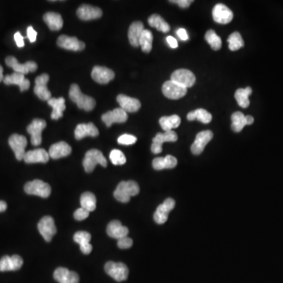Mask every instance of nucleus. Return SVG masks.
<instances>
[{
  "instance_id": "nucleus-49",
  "label": "nucleus",
  "mask_w": 283,
  "mask_h": 283,
  "mask_svg": "<svg viewBox=\"0 0 283 283\" xmlns=\"http://www.w3.org/2000/svg\"><path fill=\"white\" fill-rule=\"evenodd\" d=\"M14 40H15L16 44L18 47H23L24 46V37L21 36V33L19 32L14 34Z\"/></svg>"
},
{
  "instance_id": "nucleus-29",
  "label": "nucleus",
  "mask_w": 283,
  "mask_h": 283,
  "mask_svg": "<svg viewBox=\"0 0 283 283\" xmlns=\"http://www.w3.org/2000/svg\"><path fill=\"white\" fill-rule=\"evenodd\" d=\"M144 30V24L142 21H134L131 24L127 35H128L129 42L132 46L135 47L139 46L141 35Z\"/></svg>"
},
{
  "instance_id": "nucleus-37",
  "label": "nucleus",
  "mask_w": 283,
  "mask_h": 283,
  "mask_svg": "<svg viewBox=\"0 0 283 283\" xmlns=\"http://www.w3.org/2000/svg\"><path fill=\"white\" fill-rule=\"evenodd\" d=\"M252 90L250 87H247L246 88H240L235 92V99L242 108L245 109L249 107V103H250L249 96L250 94H252Z\"/></svg>"
},
{
  "instance_id": "nucleus-14",
  "label": "nucleus",
  "mask_w": 283,
  "mask_h": 283,
  "mask_svg": "<svg viewBox=\"0 0 283 283\" xmlns=\"http://www.w3.org/2000/svg\"><path fill=\"white\" fill-rule=\"evenodd\" d=\"M213 17L216 22L226 24L233 20L234 14L231 10L224 4H218L213 7Z\"/></svg>"
},
{
  "instance_id": "nucleus-30",
  "label": "nucleus",
  "mask_w": 283,
  "mask_h": 283,
  "mask_svg": "<svg viewBox=\"0 0 283 283\" xmlns=\"http://www.w3.org/2000/svg\"><path fill=\"white\" fill-rule=\"evenodd\" d=\"M74 241L79 244L81 252L84 254L91 253L92 251V245L90 244L91 239V234L87 231H78L74 235Z\"/></svg>"
},
{
  "instance_id": "nucleus-47",
  "label": "nucleus",
  "mask_w": 283,
  "mask_h": 283,
  "mask_svg": "<svg viewBox=\"0 0 283 283\" xmlns=\"http://www.w3.org/2000/svg\"><path fill=\"white\" fill-rule=\"evenodd\" d=\"M27 36L31 43H34L36 41V37H37V33L35 31L34 29L32 26L28 28Z\"/></svg>"
},
{
  "instance_id": "nucleus-18",
  "label": "nucleus",
  "mask_w": 283,
  "mask_h": 283,
  "mask_svg": "<svg viewBox=\"0 0 283 283\" xmlns=\"http://www.w3.org/2000/svg\"><path fill=\"white\" fill-rule=\"evenodd\" d=\"M91 78L98 84H107L114 79L115 73L109 68L96 65L93 68Z\"/></svg>"
},
{
  "instance_id": "nucleus-10",
  "label": "nucleus",
  "mask_w": 283,
  "mask_h": 283,
  "mask_svg": "<svg viewBox=\"0 0 283 283\" xmlns=\"http://www.w3.org/2000/svg\"><path fill=\"white\" fill-rule=\"evenodd\" d=\"M38 230H39L40 235L43 236L46 242H50L52 238L57 233L55 220L52 216H44V217H43L38 223Z\"/></svg>"
},
{
  "instance_id": "nucleus-27",
  "label": "nucleus",
  "mask_w": 283,
  "mask_h": 283,
  "mask_svg": "<svg viewBox=\"0 0 283 283\" xmlns=\"http://www.w3.org/2000/svg\"><path fill=\"white\" fill-rule=\"evenodd\" d=\"M98 134H99L98 129L93 123L78 124L75 129V138L78 140H81L88 136L96 137Z\"/></svg>"
},
{
  "instance_id": "nucleus-16",
  "label": "nucleus",
  "mask_w": 283,
  "mask_h": 283,
  "mask_svg": "<svg viewBox=\"0 0 283 283\" xmlns=\"http://www.w3.org/2000/svg\"><path fill=\"white\" fill-rule=\"evenodd\" d=\"M175 202L172 198H167L162 204H160L153 215L155 221L158 224H164L168 220V214L173 210Z\"/></svg>"
},
{
  "instance_id": "nucleus-44",
  "label": "nucleus",
  "mask_w": 283,
  "mask_h": 283,
  "mask_svg": "<svg viewBox=\"0 0 283 283\" xmlns=\"http://www.w3.org/2000/svg\"><path fill=\"white\" fill-rule=\"evenodd\" d=\"M137 138L135 137L132 135L124 134L120 136L117 139L119 144L124 145V146H129V145H133L136 143Z\"/></svg>"
},
{
  "instance_id": "nucleus-33",
  "label": "nucleus",
  "mask_w": 283,
  "mask_h": 283,
  "mask_svg": "<svg viewBox=\"0 0 283 283\" xmlns=\"http://www.w3.org/2000/svg\"><path fill=\"white\" fill-rule=\"evenodd\" d=\"M47 103L53 108L52 113V118L53 120H59L63 117L64 110L66 108L65 98L62 97L59 98H52L47 101Z\"/></svg>"
},
{
  "instance_id": "nucleus-3",
  "label": "nucleus",
  "mask_w": 283,
  "mask_h": 283,
  "mask_svg": "<svg viewBox=\"0 0 283 283\" xmlns=\"http://www.w3.org/2000/svg\"><path fill=\"white\" fill-rule=\"evenodd\" d=\"M97 165H101L105 168L107 166V159L98 149H90L87 152L83 161V165L85 172L91 173L94 171Z\"/></svg>"
},
{
  "instance_id": "nucleus-46",
  "label": "nucleus",
  "mask_w": 283,
  "mask_h": 283,
  "mask_svg": "<svg viewBox=\"0 0 283 283\" xmlns=\"http://www.w3.org/2000/svg\"><path fill=\"white\" fill-rule=\"evenodd\" d=\"M132 245H133V241L127 236L118 239V242H117V246L122 249H129V248L132 247Z\"/></svg>"
},
{
  "instance_id": "nucleus-1",
  "label": "nucleus",
  "mask_w": 283,
  "mask_h": 283,
  "mask_svg": "<svg viewBox=\"0 0 283 283\" xmlns=\"http://www.w3.org/2000/svg\"><path fill=\"white\" fill-rule=\"evenodd\" d=\"M69 95V98L76 104L78 108L82 109L86 111H91L96 105L95 100L92 97L83 94L81 88L76 84L71 85Z\"/></svg>"
},
{
  "instance_id": "nucleus-54",
  "label": "nucleus",
  "mask_w": 283,
  "mask_h": 283,
  "mask_svg": "<svg viewBox=\"0 0 283 283\" xmlns=\"http://www.w3.org/2000/svg\"><path fill=\"white\" fill-rule=\"evenodd\" d=\"M4 69H3L2 66L0 65V82H1V81H4Z\"/></svg>"
},
{
  "instance_id": "nucleus-25",
  "label": "nucleus",
  "mask_w": 283,
  "mask_h": 283,
  "mask_svg": "<svg viewBox=\"0 0 283 283\" xmlns=\"http://www.w3.org/2000/svg\"><path fill=\"white\" fill-rule=\"evenodd\" d=\"M4 83L6 85H17L21 91H27L30 87V81L24 78V75L18 72H14L11 75H6Z\"/></svg>"
},
{
  "instance_id": "nucleus-31",
  "label": "nucleus",
  "mask_w": 283,
  "mask_h": 283,
  "mask_svg": "<svg viewBox=\"0 0 283 283\" xmlns=\"http://www.w3.org/2000/svg\"><path fill=\"white\" fill-rule=\"evenodd\" d=\"M43 21L52 31H59L63 27V20H62V16L58 13H46L43 15Z\"/></svg>"
},
{
  "instance_id": "nucleus-50",
  "label": "nucleus",
  "mask_w": 283,
  "mask_h": 283,
  "mask_svg": "<svg viewBox=\"0 0 283 283\" xmlns=\"http://www.w3.org/2000/svg\"><path fill=\"white\" fill-rule=\"evenodd\" d=\"M177 35H178V37L181 38V40H184V41H186L189 39L187 31L183 28L178 29V31H177Z\"/></svg>"
},
{
  "instance_id": "nucleus-52",
  "label": "nucleus",
  "mask_w": 283,
  "mask_h": 283,
  "mask_svg": "<svg viewBox=\"0 0 283 283\" xmlns=\"http://www.w3.org/2000/svg\"><path fill=\"white\" fill-rule=\"evenodd\" d=\"M245 121H246V125H251L253 124L254 118L252 116H245Z\"/></svg>"
},
{
  "instance_id": "nucleus-20",
  "label": "nucleus",
  "mask_w": 283,
  "mask_h": 283,
  "mask_svg": "<svg viewBox=\"0 0 283 283\" xmlns=\"http://www.w3.org/2000/svg\"><path fill=\"white\" fill-rule=\"evenodd\" d=\"M76 14L83 21H91L100 18L102 16V11L98 7L84 4L78 8Z\"/></svg>"
},
{
  "instance_id": "nucleus-53",
  "label": "nucleus",
  "mask_w": 283,
  "mask_h": 283,
  "mask_svg": "<svg viewBox=\"0 0 283 283\" xmlns=\"http://www.w3.org/2000/svg\"><path fill=\"white\" fill-rule=\"evenodd\" d=\"M7 209V204L5 201H0V212H4Z\"/></svg>"
},
{
  "instance_id": "nucleus-42",
  "label": "nucleus",
  "mask_w": 283,
  "mask_h": 283,
  "mask_svg": "<svg viewBox=\"0 0 283 283\" xmlns=\"http://www.w3.org/2000/svg\"><path fill=\"white\" fill-rule=\"evenodd\" d=\"M227 42L229 43V49L232 52L239 50L244 46L243 39H242L240 33H238V32H235V33L230 34L228 39H227Z\"/></svg>"
},
{
  "instance_id": "nucleus-35",
  "label": "nucleus",
  "mask_w": 283,
  "mask_h": 283,
  "mask_svg": "<svg viewBox=\"0 0 283 283\" xmlns=\"http://www.w3.org/2000/svg\"><path fill=\"white\" fill-rule=\"evenodd\" d=\"M181 119L178 115H172L170 117H162L159 120V124L165 132L172 131L181 125Z\"/></svg>"
},
{
  "instance_id": "nucleus-32",
  "label": "nucleus",
  "mask_w": 283,
  "mask_h": 283,
  "mask_svg": "<svg viewBox=\"0 0 283 283\" xmlns=\"http://www.w3.org/2000/svg\"><path fill=\"white\" fill-rule=\"evenodd\" d=\"M153 168L155 170L170 169L176 166L178 161L172 155H167L165 158H157L153 159Z\"/></svg>"
},
{
  "instance_id": "nucleus-4",
  "label": "nucleus",
  "mask_w": 283,
  "mask_h": 283,
  "mask_svg": "<svg viewBox=\"0 0 283 283\" xmlns=\"http://www.w3.org/2000/svg\"><path fill=\"white\" fill-rule=\"evenodd\" d=\"M24 190L26 194L39 196L43 198L48 197L52 193L50 186L40 179H35L31 182H28L24 185Z\"/></svg>"
},
{
  "instance_id": "nucleus-17",
  "label": "nucleus",
  "mask_w": 283,
  "mask_h": 283,
  "mask_svg": "<svg viewBox=\"0 0 283 283\" xmlns=\"http://www.w3.org/2000/svg\"><path fill=\"white\" fill-rule=\"evenodd\" d=\"M58 46L65 50L81 52L85 48V43L78 40L76 37H70L66 35L59 36L57 41Z\"/></svg>"
},
{
  "instance_id": "nucleus-23",
  "label": "nucleus",
  "mask_w": 283,
  "mask_h": 283,
  "mask_svg": "<svg viewBox=\"0 0 283 283\" xmlns=\"http://www.w3.org/2000/svg\"><path fill=\"white\" fill-rule=\"evenodd\" d=\"M54 278L59 283H79L80 281L78 273L65 268H57L54 272Z\"/></svg>"
},
{
  "instance_id": "nucleus-39",
  "label": "nucleus",
  "mask_w": 283,
  "mask_h": 283,
  "mask_svg": "<svg viewBox=\"0 0 283 283\" xmlns=\"http://www.w3.org/2000/svg\"><path fill=\"white\" fill-rule=\"evenodd\" d=\"M153 34L149 30H144L142 35H141L140 40H139V46H141L142 50L145 53H149L152 50L153 46Z\"/></svg>"
},
{
  "instance_id": "nucleus-28",
  "label": "nucleus",
  "mask_w": 283,
  "mask_h": 283,
  "mask_svg": "<svg viewBox=\"0 0 283 283\" xmlns=\"http://www.w3.org/2000/svg\"><path fill=\"white\" fill-rule=\"evenodd\" d=\"M72 153V148L65 142H59L52 145L49 149V155L52 159H59L69 156Z\"/></svg>"
},
{
  "instance_id": "nucleus-24",
  "label": "nucleus",
  "mask_w": 283,
  "mask_h": 283,
  "mask_svg": "<svg viewBox=\"0 0 283 283\" xmlns=\"http://www.w3.org/2000/svg\"><path fill=\"white\" fill-rule=\"evenodd\" d=\"M117 100L120 104V108L126 113H136L141 108L140 101L137 98H131L124 94H119Z\"/></svg>"
},
{
  "instance_id": "nucleus-34",
  "label": "nucleus",
  "mask_w": 283,
  "mask_h": 283,
  "mask_svg": "<svg viewBox=\"0 0 283 283\" xmlns=\"http://www.w3.org/2000/svg\"><path fill=\"white\" fill-rule=\"evenodd\" d=\"M212 119H213V117H212L211 113L204 109H197L194 111L190 112L187 114V120L190 121L197 120L203 124H209L212 121Z\"/></svg>"
},
{
  "instance_id": "nucleus-6",
  "label": "nucleus",
  "mask_w": 283,
  "mask_h": 283,
  "mask_svg": "<svg viewBox=\"0 0 283 283\" xmlns=\"http://www.w3.org/2000/svg\"><path fill=\"white\" fill-rule=\"evenodd\" d=\"M162 92L166 98L176 100L185 96L187 93V88L170 80L163 84Z\"/></svg>"
},
{
  "instance_id": "nucleus-15",
  "label": "nucleus",
  "mask_w": 283,
  "mask_h": 283,
  "mask_svg": "<svg viewBox=\"0 0 283 283\" xmlns=\"http://www.w3.org/2000/svg\"><path fill=\"white\" fill-rule=\"evenodd\" d=\"M213 138L212 131L206 130L199 132L196 136L195 140L191 146V152L193 155H199L204 151L206 145L210 143Z\"/></svg>"
},
{
  "instance_id": "nucleus-22",
  "label": "nucleus",
  "mask_w": 283,
  "mask_h": 283,
  "mask_svg": "<svg viewBox=\"0 0 283 283\" xmlns=\"http://www.w3.org/2000/svg\"><path fill=\"white\" fill-rule=\"evenodd\" d=\"M22 265V258L18 255L4 256L0 259V271H17Z\"/></svg>"
},
{
  "instance_id": "nucleus-19",
  "label": "nucleus",
  "mask_w": 283,
  "mask_h": 283,
  "mask_svg": "<svg viewBox=\"0 0 283 283\" xmlns=\"http://www.w3.org/2000/svg\"><path fill=\"white\" fill-rule=\"evenodd\" d=\"M101 120L107 124V127H110L114 123H124L127 120V113L121 108L114 109L111 111L107 112L101 116Z\"/></svg>"
},
{
  "instance_id": "nucleus-48",
  "label": "nucleus",
  "mask_w": 283,
  "mask_h": 283,
  "mask_svg": "<svg viewBox=\"0 0 283 283\" xmlns=\"http://www.w3.org/2000/svg\"><path fill=\"white\" fill-rule=\"evenodd\" d=\"M171 3H175L181 8H187L190 7L194 1L192 0H175V1H170Z\"/></svg>"
},
{
  "instance_id": "nucleus-21",
  "label": "nucleus",
  "mask_w": 283,
  "mask_h": 283,
  "mask_svg": "<svg viewBox=\"0 0 283 283\" xmlns=\"http://www.w3.org/2000/svg\"><path fill=\"white\" fill-rule=\"evenodd\" d=\"M50 159V155L44 149H33L26 152L24 161L27 164L46 163Z\"/></svg>"
},
{
  "instance_id": "nucleus-8",
  "label": "nucleus",
  "mask_w": 283,
  "mask_h": 283,
  "mask_svg": "<svg viewBox=\"0 0 283 283\" xmlns=\"http://www.w3.org/2000/svg\"><path fill=\"white\" fill-rule=\"evenodd\" d=\"M177 139H178V136L174 131L165 132L164 133H158L153 139L151 151L155 155L162 153V145L164 143H167V142L173 143V142H176Z\"/></svg>"
},
{
  "instance_id": "nucleus-43",
  "label": "nucleus",
  "mask_w": 283,
  "mask_h": 283,
  "mask_svg": "<svg viewBox=\"0 0 283 283\" xmlns=\"http://www.w3.org/2000/svg\"><path fill=\"white\" fill-rule=\"evenodd\" d=\"M110 159L114 165H123L126 163V158L122 151L113 149L110 155Z\"/></svg>"
},
{
  "instance_id": "nucleus-5",
  "label": "nucleus",
  "mask_w": 283,
  "mask_h": 283,
  "mask_svg": "<svg viewBox=\"0 0 283 283\" xmlns=\"http://www.w3.org/2000/svg\"><path fill=\"white\" fill-rule=\"evenodd\" d=\"M106 272L117 281L127 280L128 277V268L123 263L109 261L105 265Z\"/></svg>"
},
{
  "instance_id": "nucleus-26",
  "label": "nucleus",
  "mask_w": 283,
  "mask_h": 283,
  "mask_svg": "<svg viewBox=\"0 0 283 283\" xmlns=\"http://www.w3.org/2000/svg\"><path fill=\"white\" fill-rule=\"evenodd\" d=\"M107 232L110 237L118 240L122 238L127 237L129 230L119 220H113L107 226Z\"/></svg>"
},
{
  "instance_id": "nucleus-2",
  "label": "nucleus",
  "mask_w": 283,
  "mask_h": 283,
  "mask_svg": "<svg viewBox=\"0 0 283 283\" xmlns=\"http://www.w3.org/2000/svg\"><path fill=\"white\" fill-rule=\"evenodd\" d=\"M139 193V187L137 183L133 181H122L117 185L113 195L117 201L127 203L131 197L137 195Z\"/></svg>"
},
{
  "instance_id": "nucleus-9",
  "label": "nucleus",
  "mask_w": 283,
  "mask_h": 283,
  "mask_svg": "<svg viewBox=\"0 0 283 283\" xmlns=\"http://www.w3.org/2000/svg\"><path fill=\"white\" fill-rule=\"evenodd\" d=\"M171 81L179 84L184 88H188L193 87L196 82L194 74L188 69H178L173 72L171 75Z\"/></svg>"
},
{
  "instance_id": "nucleus-7",
  "label": "nucleus",
  "mask_w": 283,
  "mask_h": 283,
  "mask_svg": "<svg viewBox=\"0 0 283 283\" xmlns=\"http://www.w3.org/2000/svg\"><path fill=\"white\" fill-rule=\"evenodd\" d=\"M46 127V122L42 119H34L27 127V132L31 136L33 146H40L42 143V132Z\"/></svg>"
},
{
  "instance_id": "nucleus-36",
  "label": "nucleus",
  "mask_w": 283,
  "mask_h": 283,
  "mask_svg": "<svg viewBox=\"0 0 283 283\" xmlns=\"http://www.w3.org/2000/svg\"><path fill=\"white\" fill-rule=\"evenodd\" d=\"M148 23H149V26L155 28L158 31L162 32V33H167L170 31L169 24L159 14L151 15L148 18Z\"/></svg>"
},
{
  "instance_id": "nucleus-13",
  "label": "nucleus",
  "mask_w": 283,
  "mask_h": 283,
  "mask_svg": "<svg viewBox=\"0 0 283 283\" xmlns=\"http://www.w3.org/2000/svg\"><path fill=\"white\" fill-rule=\"evenodd\" d=\"M9 145L14 152L16 159L21 161L25 155V148L27 146V139L24 136L14 134L9 139Z\"/></svg>"
},
{
  "instance_id": "nucleus-51",
  "label": "nucleus",
  "mask_w": 283,
  "mask_h": 283,
  "mask_svg": "<svg viewBox=\"0 0 283 283\" xmlns=\"http://www.w3.org/2000/svg\"><path fill=\"white\" fill-rule=\"evenodd\" d=\"M167 43H168L172 48H177L178 47V42L175 40V38L172 36H168L166 39Z\"/></svg>"
},
{
  "instance_id": "nucleus-11",
  "label": "nucleus",
  "mask_w": 283,
  "mask_h": 283,
  "mask_svg": "<svg viewBox=\"0 0 283 283\" xmlns=\"http://www.w3.org/2000/svg\"><path fill=\"white\" fill-rule=\"evenodd\" d=\"M50 78L48 74L43 73L39 75L35 81L34 92L38 98L43 101H48L52 98V93L49 91L46 84L48 83Z\"/></svg>"
},
{
  "instance_id": "nucleus-38",
  "label": "nucleus",
  "mask_w": 283,
  "mask_h": 283,
  "mask_svg": "<svg viewBox=\"0 0 283 283\" xmlns=\"http://www.w3.org/2000/svg\"><path fill=\"white\" fill-rule=\"evenodd\" d=\"M96 197L91 192H84L81 197V208L88 212H93L96 209Z\"/></svg>"
},
{
  "instance_id": "nucleus-40",
  "label": "nucleus",
  "mask_w": 283,
  "mask_h": 283,
  "mask_svg": "<svg viewBox=\"0 0 283 283\" xmlns=\"http://www.w3.org/2000/svg\"><path fill=\"white\" fill-rule=\"evenodd\" d=\"M204 39L206 42L211 46L212 49L214 50H219L221 48V38L216 34L214 30H210L206 32L204 35Z\"/></svg>"
},
{
  "instance_id": "nucleus-12",
  "label": "nucleus",
  "mask_w": 283,
  "mask_h": 283,
  "mask_svg": "<svg viewBox=\"0 0 283 283\" xmlns=\"http://www.w3.org/2000/svg\"><path fill=\"white\" fill-rule=\"evenodd\" d=\"M6 64L8 65L9 67L12 68L14 72H18V73L25 74L29 72H33L38 69L37 64L33 61L25 62L24 64L19 63L18 61L14 56H9L6 59Z\"/></svg>"
},
{
  "instance_id": "nucleus-41",
  "label": "nucleus",
  "mask_w": 283,
  "mask_h": 283,
  "mask_svg": "<svg viewBox=\"0 0 283 283\" xmlns=\"http://www.w3.org/2000/svg\"><path fill=\"white\" fill-rule=\"evenodd\" d=\"M231 128L235 132H242V129L246 125L245 116L242 112H235L231 116Z\"/></svg>"
},
{
  "instance_id": "nucleus-45",
  "label": "nucleus",
  "mask_w": 283,
  "mask_h": 283,
  "mask_svg": "<svg viewBox=\"0 0 283 283\" xmlns=\"http://www.w3.org/2000/svg\"><path fill=\"white\" fill-rule=\"evenodd\" d=\"M89 213L88 210H84L83 208H80L78 210H75V213H74V218L78 221H81V220L88 218L89 216Z\"/></svg>"
}]
</instances>
